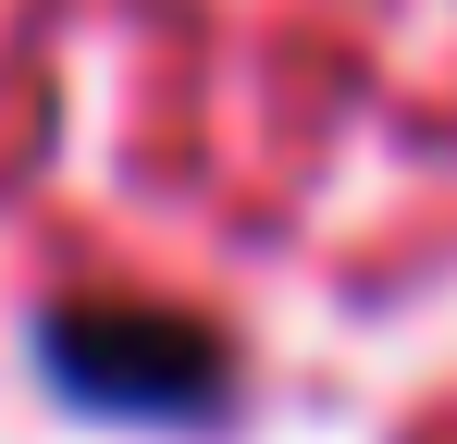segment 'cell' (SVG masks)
Wrapping results in <instances>:
<instances>
[{"instance_id":"1","label":"cell","mask_w":457,"mask_h":444,"mask_svg":"<svg viewBox=\"0 0 457 444\" xmlns=\"http://www.w3.org/2000/svg\"><path fill=\"white\" fill-rule=\"evenodd\" d=\"M37 370H50V395H75L99 420H211L235 395V333L198 308L75 296V308L37 321Z\"/></svg>"}]
</instances>
